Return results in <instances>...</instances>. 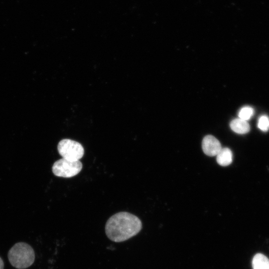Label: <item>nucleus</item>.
Returning a JSON list of instances; mask_svg holds the SVG:
<instances>
[{
	"instance_id": "f257e3e1",
	"label": "nucleus",
	"mask_w": 269,
	"mask_h": 269,
	"mask_svg": "<svg viewBox=\"0 0 269 269\" xmlns=\"http://www.w3.org/2000/svg\"><path fill=\"white\" fill-rule=\"evenodd\" d=\"M141 228L142 223L137 217L127 212H121L108 220L105 232L111 240L121 242L136 235Z\"/></svg>"
},
{
	"instance_id": "f03ea898",
	"label": "nucleus",
	"mask_w": 269,
	"mask_h": 269,
	"mask_svg": "<svg viewBox=\"0 0 269 269\" xmlns=\"http://www.w3.org/2000/svg\"><path fill=\"white\" fill-rule=\"evenodd\" d=\"M8 259L10 264L14 268L24 269L33 264L35 260V253L28 244L18 242L8 251Z\"/></svg>"
},
{
	"instance_id": "7ed1b4c3",
	"label": "nucleus",
	"mask_w": 269,
	"mask_h": 269,
	"mask_svg": "<svg viewBox=\"0 0 269 269\" xmlns=\"http://www.w3.org/2000/svg\"><path fill=\"white\" fill-rule=\"evenodd\" d=\"M57 149L63 158L71 161L79 160L84 153V147L81 143L67 138L62 139L59 142Z\"/></svg>"
},
{
	"instance_id": "20e7f679",
	"label": "nucleus",
	"mask_w": 269,
	"mask_h": 269,
	"mask_svg": "<svg viewBox=\"0 0 269 269\" xmlns=\"http://www.w3.org/2000/svg\"><path fill=\"white\" fill-rule=\"evenodd\" d=\"M82 168L80 160L71 161L62 158L54 163L52 169L56 176L70 178L78 174Z\"/></svg>"
},
{
	"instance_id": "39448f33",
	"label": "nucleus",
	"mask_w": 269,
	"mask_h": 269,
	"mask_svg": "<svg viewBox=\"0 0 269 269\" xmlns=\"http://www.w3.org/2000/svg\"><path fill=\"white\" fill-rule=\"evenodd\" d=\"M202 147L204 153L210 156L217 155L222 149L220 141L212 135H207L204 137Z\"/></svg>"
},
{
	"instance_id": "423d86ee",
	"label": "nucleus",
	"mask_w": 269,
	"mask_h": 269,
	"mask_svg": "<svg viewBox=\"0 0 269 269\" xmlns=\"http://www.w3.org/2000/svg\"><path fill=\"white\" fill-rule=\"evenodd\" d=\"M230 126L233 131L239 134H246L250 130L248 123L240 118L232 120L230 124Z\"/></svg>"
},
{
	"instance_id": "0eeeda50",
	"label": "nucleus",
	"mask_w": 269,
	"mask_h": 269,
	"mask_svg": "<svg viewBox=\"0 0 269 269\" xmlns=\"http://www.w3.org/2000/svg\"><path fill=\"white\" fill-rule=\"evenodd\" d=\"M216 156L217 162L221 166L229 165L232 161V152L229 148H222Z\"/></svg>"
},
{
	"instance_id": "6e6552de",
	"label": "nucleus",
	"mask_w": 269,
	"mask_h": 269,
	"mask_svg": "<svg viewBox=\"0 0 269 269\" xmlns=\"http://www.w3.org/2000/svg\"><path fill=\"white\" fill-rule=\"evenodd\" d=\"M253 269H269V260L264 255L259 253L252 260Z\"/></svg>"
},
{
	"instance_id": "1a4fd4ad",
	"label": "nucleus",
	"mask_w": 269,
	"mask_h": 269,
	"mask_svg": "<svg viewBox=\"0 0 269 269\" xmlns=\"http://www.w3.org/2000/svg\"><path fill=\"white\" fill-rule=\"evenodd\" d=\"M254 114L253 109L250 107H244L242 108L239 113V118L247 121L251 118Z\"/></svg>"
},
{
	"instance_id": "9d476101",
	"label": "nucleus",
	"mask_w": 269,
	"mask_h": 269,
	"mask_svg": "<svg viewBox=\"0 0 269 269\" xmlns=\"http://www.w3.org/2000/svg\"><path fill=\"white\" fill-rule=\"evenodd\" d=\"M259 128L264 131L266 132L269 129V119L266 116L261 117L258 121Z\"/></svg>"
},
{
	"instance_id": "9b49d317",
	"label": "nucleus",
	"mask_w": 269,
	"mask_h": 269,
	"mask_svg": "<svg viewBox=\"0 0 269 269\" xmlns=\"http://www.w3.org/2000/svg\"><path fill=\"white\" fill-rule=\"evenodd\" d=\"M4 264L2 260L0 257V269H3Z\"/></svg>"
}]
</instances>
